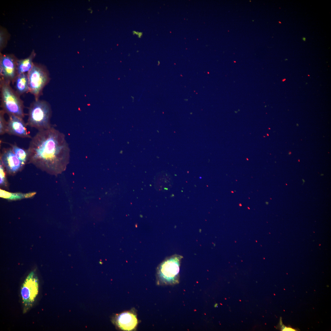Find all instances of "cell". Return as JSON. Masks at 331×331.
Instances as JSON below:
<instances>
[{
	"label": "cell",
	"instance_id": "13",
	"mask_svg": "<svg viewBox=\"0 0 331 331\" xmlns=\"http://www.w3.org/2000/svg\"><path fill=\"white\" fill-rule=\"evenodd\" d=\"M36 193L35 192L27 193L11 192L4 190L0 189V196L2 198L11 200H17L32 197Z\"/></svg>",
	"mask_w": 331,
	"mask_h": 331
},
{
	"label": "cell",
	"instance_id": "2",
	"mask_svg": "<svg viewBox=\"0 0 331 331\" xmlns=\"http://www.w3.org/2000/svg\"><path fill=\"white\" fill-rule=\"evenodd\" d=\"M11 83L0 78V107L8 116H14L23 119L24 101L10 86Z\"/></svg>",
	"mask_w": 331,
	"mask_h": 331
},
{
	"label": "cell",
	"instance_id": "14",
	"mask_svg": "<svg viewBox=\"0 0 331 331\" xmlns=\"http://www.w3.org/2000/svg\"><path fill=\"white\" fill-rule=\"evenodd\" d=\"M7 143L10 145L13 152L24 166L29 160V153L27 149L20 147L16 144Z\"/></svg>",
	"mask_w": 331,
	"mask_h": 331
},
{
	"label": "cell",
	"instance_id": "17",
	"mask_svg": "<svg viewBox=\"0 0 331 331\" xmlns=\"http://www.w3.org/2000/svg\"><path fill=\"white\" fill-rule=\"evenodd\" d=\"M6 169L2 163L0 161V184L1 186H5L6 184Z\"/></svg>",
	"mask_w": 331,
	"mask_h": 331
},
{
	"label": "cell",
	"instance_id": "1",
	"mask_svg": "<svg viewBox=\"0 0 331 331\" xmlns=\"http://www.w3.org/2000/svg\"><path fill=\"white\" fill-rule=\"evenodd\" d=\"M27 150L28 162L50 174L61 173L69 162L70 150L65 135L52 126L38 131Z\"/></svg>",
	"mask_w": 331,
	"mask_h": 331
},
{
	"label": "cell",
	"instance_id": "19",
	"mask_svg": "<svg viewBox=\"0 0 331 331\" xmlns=\"http://www.w3.org/2000/svg\"><path fill=\"white\" fill-rule=\"evenodd\" d=\"M143 33L142 32H139L138 35L139 38H140L142 36Z\"/></svg>",
	"mask_w": 331,
	"mask_h": 331
},
{
	"label": "cell",
	"instance_id": "5",
	"mask_svg": "<svg viewBox=\"0 0 331 331\" xmlns=\"http://www.w3.org/2000/svg\"><path fill=\"white\" fill-rule=\"evenodd\" d=\"M27 74L29 93L34 96L35 100H38L43 95L44 88L50 80L49 73L44 67L34 63Z\"/></svg>",
	"mask_w": 331,
	"mask_h": 331
},
{
	"label": "cell",
	"instance_id": "15",
	"mask_svg": "<svg viewBox=\"0 0 331 331\" xmlns=\"http://www.w3.org/2000/svg\"><path fill=\"white\" fill-rule=\"evenodd\" d=\"M156 186L161 190H166L171 185V177L166 173H162L156 177Z\"/></svg>",
	"mask_w": 331,
	"mask_h": 331
},
{
	"label": "cell",
	"instance_id": "12",
	"mask_svg": "<svg viewBox=\"0 0 331 331\" xmlns=\"http://www.w3.org/2000/svg\"><path fill=\"white\" fill-rule=\"evenodd\" d=\"M35 56V53L33 51L28 57L17 60V70L18 75L27 73L30 70L33 65V60Z\"/></svg>",
	"mask_w": 331,
	"mask_h": 331
},
{
	"label": "cell",
	"instance_id": "11",
	"mask_svg": "<svg viewBox=\"0 0 331 331\" xmlns=\"http://www.w3.org/2000/svg\"><path fill=\"white\" fill-rule=\"evenodd\" d=\"M13 85H14V90L20 96L29 93V79L27 73L18 75L15 79Z\"/></svg>",
	"mask_w": 331,
	"mask_h": 331
},
{
	"label": "cell",
	"instance_id": "8",
	"mask_svg": "<svg viewBox=\"0 0 331 331\" xmlns=\"http://www.w3.org/2000/svg\"><path fill=\"white\" fill-rule=\"evenodd\" d=\"M6 172L14 174L20 171L24 166L13 152L11 148H3L0 153V161Z\"/></svg>",
	"mask_w": 331,
	"mask_h": 331
},
{
	"label": "cell",
	"instance_id": "9",
	"mask_svg": "<svg viewBox=\"0 0 331 331\" xmlns=\"http://www.w3.org/2000/svg\"><path fill=\"white\" fill-rule=\"evenodd\" d=\"M7 121V134L22 138H32L27 131V125L23 119L14 116H9Z\"/></svg>",
	"mask_w": 331,
	"mask_h": 331
},
{
	"label": "cell",
	"instance_id": "6",
	"mask_svg": "<svg viewBox=\"0 0 331 331\" xmlns=\"http://www.w3.org/2000/svg\"><path fill=\"white\" fill-rule=\"evenodd\" d=\"M39 281L33 272L26 278L22 286L21 294L26 310L34 301L38 293Z\"/></svg>",
	"mask_w": 331,
	"mask_h": 331
},
{
	"label": "cell",
	"instance_id": "18",
	"mask_svg": "<svg viewBox=\"0 0 331 331\" xmlns=\"http://www.w3.org/2000/svg\"><path fill=\"white\" fill-rule=\"evenodd\" d=\"M282 331H295V329H292V328H291L287 327H283H283L282 328Z\"/></svg>",
	"mask_w": 331,
	"mask_h": 331
},
{
	"label": "cell",
	"instance_id": "16",
	"mask_svg": "<svg viewBox=\"0 0 331 331\" xmlns=\"http://www.w3.org/2000/svg\"><path fill=\"white\" fill-rule=\"evenodd\" d=\"M5 113L1 109L0 110V135H3L6 133L7 127V121L5 118Z\"/></svg>",
	"mask_w": 331,
	"mask_h": 331
},
{
	"label": "cell",
	"instance_id": "20",
	"mask_svg": "<svg viewBox=\"0 0 331 331\" xmlns=\"http://www.w3.org/2000/svg\"><path fill=\"white\" fill-rule=\"evenodd\" d=\"M302 39L304 41H305L306 40V38L305 37H303L302 38Z\"/></svg>",
	"mask_w": 331,
	"mask_h": 331
},
{
	"label": "cell",
	"instance_id": "3",
	"mask_svg": "<svg viewBox=\"0 0 331 331\" xmlns=\"http://www.w3.org/2000/svg\"><path fill=\"white\" fill-rule=\"evenodd\" d=\"M27 126L38 131L48 129L51 126V105L46 101L39 99L32 102L28 107Z\"/></svg>",
	"mask_w": 331,
	"mask_h": 331
},
{
	"label": "cell",
	"instance_id": "4",
	"mask_svg": "<svg viewBox=\"0 0 331 331\" xmlns=\"http://www.w3.org/2000/svg\"><path fill=\"white\" fill-rule=\"evenodd\" d=\"M182 256L175 254L165 259L157 270V283L159 285H173L178 283Z\"/></svg>",
	"mask_w": 331,
	"mask_h": 331
},
{
	"label": "cell",
	"instance_id": "7",
	"mask_svg": "<svg viewBox=\"0 0 331 331\" xmlns=\"http://www.w3.org/2000/svg\"><path fill=\"white\" fill-rule=\"evenodd\" d=\"M17 60L10 55H2L0 57V78L13 85L18 75Z\"/></svg>",
	"mask_w": 331,
	"mask_h": 331
},
{
	"label": "cell",
	"instance_id": "10",
	"mask_svg": "<svg viewBox=\"0 0 331 331\" xmlns=\"http://www.w3.org/2000/svg\"><path fill=\"white\" fill-rule=\"evenodd\" d=\"M115 322L121 329L125 331L132 330L136 327L138 320L136 316L131 311H127L117 314Z\"/></svg>",
	"mask_w": 331,
	"mask_h": 331
}]
</instances>
